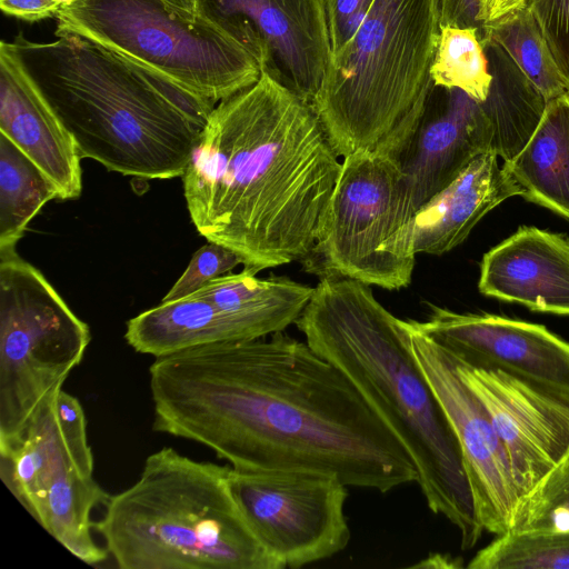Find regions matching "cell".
<instances>
[{"label": "cell", "instance_id": "1", "mask_svg": "<svg viewBox=\"0 0 569 569\" xmlns=\"http://www.w3.org/2000/svg\"><path fill=\"white\" fill-rule=\"evenodd\" d=\"M149 376L152 429L201 443L233 469L321 471L382 493L418 480L351 381L282 332L158 357Z\"/></svg>", "mask_w": 569, "mask_h": 569}, {"label": "cell", "instance_id": "2", "mask_svg": "<svg viewBox=\"0 0 569 569\" xmlns=\"http://www.w3.org/2000/svg\"><path fill=\"white\" fill-rule=\"evenodd\" d=\"M338 158L311 104L263 68L208 118L182 174L191 221L254 273L302 260L339 179Z\"/></svg>", "mask_w": 569, "mask_h": 569}, {"label": "cell", "instance_id": "3", "mask_svg": "<svg viewBox=\"0 0 569 569\" xmlns=\"http://www.w3.org/2000/svg\"><path fill=\"white\" fill-rule=\"evenodd\" d=\"M296 325L306 342L337 367L411 456L429 509L476 546L481 527L453 429L411 355L402 320L368 284L323 278Z\"/></svg>", "mask_w": 569, "mask_h": 569}, {"label": "cell", "instance_id": "4", "mask_svg": "<svg viewBox=\"0 0 569 569\" xmlns=\"http://www.w3.org/2000/svg\"><path fill=\"white\" fill-rule=\"evenodd\" d=\"M10 41L81 158L146 179L182 177L216 104L81 36Z\"/></svg>", "mask_w": 569, "mask_h": 569}, {"label": "cell", "instance_id": "5", "mask_svg": "<svg viewBox=\"0 0 569 569\" xmlns=\"http://www.w3.org/2000/svg\"><path fill=\"white\" fill-rule=\"evenodd\" d=\"M228 466L164 447L104 503L93 528L121 569H284L254 535Z\"/></svg>", "mask_w": 569, "mask_h": 569}, {"label": "cell", "instance_id": "6", "mask_svg": "<svg viewBox=\"0 0 569 569\" xmlns=\"http://www.w3.org/2000/svg\"><path fill=\"white\" fill-rule=\"evenodd\" d=\"M438 0H375L331 58L311 107L339 157L395 158L413 134L433 86Z\"/></svg>", "mask_w": 569, "mask_h": 569}, {"label": "cell", "instance_id": "7", "mask_svg": "<svg viewBox=\"0 0 569 569\" xmlns=\"http://www.w3.org/2000/svg\"><path fill=\"white\" fill-rule=\"evenodd\" d=\"M54 34L93 41L213 104L256 83L266 66L251 28L163 0H72Z\"/></svg>", "mask_w": 569, "mask_h": 569}, {"label": "cell", "instance_id": "8", "mask_svg": "<svg viewBox=\"0 0 569 569\" xmlns=\"http://www.w3.org/2000/svg\"><path fill=\"white\" fill-rule=\"evenodd\" d=\"M416 209L400 167L389 156L343 158L318 238L301 261L307 272L388 290L406 288L416 261Z\"/></svg>", "mask_w": 569, "mask_h": 569}, {"label": "cell", "instance_id": "9", "mask_svg": "<svg viewBox=\"0 0 569 569\" xmlns=\"http://www.w3.org/2000/svg\"><path fill=\"white\" fill-rule=\"evenodd\" d=\"M90 340L44 276L16 249L0 250V449L62 389Z\"/></svg>", "mask_w": 569, "mask_h": 569}, {"label": "cell", "instance_id": "10", "mask_svg": "<svg viewBox=\"0 0 569 569\" xmlns=\"http://www.w3.org/2000/svg\"><path fill=\"white\" fill-rule=\"evenodd\" d=\"M229 482L254 535L286 568L328 559L348 546V486L339 477L302 469L230 467Z\"/></svg>", "mask_w": 569, "mask_h": 569}, {"label": "cell", "instance_id": "11", "mask_svg": "<svg viewBox=\"0 0 569 569\" xmlns=\"http://www.w3.org/2000/svg\"><path fill=\"white\" fill-rule=\"evenodd\" d=\"M403 338L459 441L478 520L483 530L507 533L519 503L511 469L489 413L461 378L455 357L402 320Z\"/></svg>", "mask_w": 569, "mask_h": 569}, {"label": "cell", "instance_id": "12", "mask_svg": "<svg viewBox=\"0 0 569 569\" xmlns=\"http://www.w3.org/2000/svg\"><path fill=\"white\" fill-rule=\"evenodd\" d=\"M455 359L461 378L489 413L520 503L569 456V393L498 368Z\"/></svg>", "mask_w": 569, "mask_h": 569}, {"label": "cell", "instance_id": "13", "mask_svg": "<svg viewBox=\"0 0 569 569\" xmlns=\"http://www.w3.org/2000/svg\"><path fill=\"white\" fill-rule=\"evenodd\" d=\"M415 326L458 360L498 368L569 393V342L545 326L431 306Z\"/></svg>", "mask_w": 569, "mask_h": 569}, {"label": "cell", "instance_id": "14", "mask_svg": "<svg viewBox=\"0 0 569 569\" xmlns=\"http://www.w3.org/2000/svg\"><path fill=\"white\" fill-rule=\"evenodd\" d=\"M199 9L250 27L262 43L264 68L311 104L330 58L327 0H198Z\"/></svg>", "mask_w": 569, "mask_h": 569}, {"label": "cell", "instance_id": "15", "mask_svg": "<svg viewBox=\"0 0 569 569\" xmlns=\"http://www.w3.org/2000/svg\"><path fill=\"white\" fill-rule=\"evenodd\" d=\"M492 138L479 102L459 89L432 86L413 134L392 158L407 179L416 211L476 157L492 152Z\"/></svg>", "mask_w": 569, "mask_h": 569}, {"label": "cell", "instance_id": "16", "mask_svg": "<svg viewBox=\"0 0 569 569\" xmlns=\"http://www.w3.org/2000/svg\"><path fill=\"white\" fill-rule=\"evenodd\" d=\"M73 472L93 473V455L83 408L61 389L13 445L0 449V476L38 521L49 489Z\"/></svg>", "mask_w": 569, "mask_h": 569}, {"label": "cell", "instance_id": "17", "mask_svg": "<svg viewBox=\"0 0 569 569\" xmlns=\"http://www.w3.org/2000/svg\"><path fill=\"white\" fill-rule=\"evenodd\" d=\"M0 133L51 181L58 199L82 191L81 156L74 139L34 84L10 41L0 43Z\"/></svg>", "mask_w": 569, "mask_h": 569}, {"label": "cell", "instance_id": "18", "mask_svg": "<svg viewBox=\"0 0 569 569\" xmlns=\"http://www.w3.org/2000/svg\"><path fill=\"white\" fill-rule=\"evenodd\" d=\"M478 288L533 311L569 316V237L520 227L483 256Z\"/></svg>", "mask_w": 569, "mask_h": 569}, {"label": "cell", "instance_id": "19", "mask_svg": "<svg viewBox=\"0 0 569 569\" xmlns=\"http://www.w3.org/2000/svg\"><path fill=\"white\" fill-rule=\"evenodd\" d=\"M521 191L513 178L486 152L476 157L443 190L415 216L416 253L443 254L466 240L495 207Z\"/></svg>", "mask_w": 569, "mask_h": 569}, {"label": "cell", "instance_id": "20", "mask_svg": "<svg viewBox=\"0 0 569 569\" xmlns=\"http://www.w3.org/2000/svg\"><path fill=\"white\" fill-rule=\"evenodd\" d=\"M272 335L263 323L220 310L190 295L161 301L127 322L124 339L137 352L154 358L190 348L264 338Z\"/></svg>", "mask_w": 569, "mask_h": 569}, {"label": "cell", "instance_id": "21", "mask_svg": "<svg viewBox=\"0 0 569 569\" xmlns=\"http://www.w3.org/2000/svg\"><path fill=\"white\" fill-rule=\"evenodd\" d=\"M521 197L569 219V93L547 102L521 151L502 164Z\"/></svg>", "mask_w": 569, "mask_h": 569}, {"label": "cell", "instance_id": "22", "mask_svg": "<svg viewBox=\"0 0 569 569\" xmlns=\"http://www.w3.org/2000/svg\"><path fill=\"white\" fill-rule=\"evenodd\" d=\"M481 39L492 81L486 100L479 104L492 129V152L507 163L532 136L547 101L496 41Z\"/></svg>", "mask_w": 569, "mask_h": 569}, {"label": "cell", "instance_id": "23", "mask_svg": "<svg viewBox=\"0 0 569 569\" xmlns=\"http://www.w3.org/2000/svg\"><path fill=\"white\" fill-rule=\"evenodd\" d=\"M243 268L239 273L220 276L193 292L220 310L266 325L272 333L296 323L309 302L315 287L287 277L257 278Z\"/></svg>", "mask_w": 569, "mask_h": 569}, {"label": "cell", "instance_id": "24", "mask_svg": "<svg viewBox=\"0 0 569 569\" xmlns=\"http://www.w3.org/2000/svg\"><path fill=\"white\" fill-rule=\"evenodd\" d=\"M58 191L42 171L0 133V250L16 249L29 222Z\"/></svg>", "mask_w": 569, "mask_h": 569}, {"label": "cell", "instance_id": "25", "mask_svg": "<svg viewBox=\"0 0 569 569\" xmlns=\"http://www.w3.org/2000/svg\"><path fill=\"white\" fill-rule=\"evenodd\" d=\"M481 37L496 41L547 102L567 92L547 42L526 3L485 23Z\"/></svg>", "mask_w": 569, "mask_h": 569}, {"label": "cell", "instance_id": "26", "mask_svg": "<svg viewBox=\"0 0 569 569\" xmlns=\"http://www.w3.org/2000/svg\"><path fill=\"white\" fill-rule=\"evenodd\" d=\"M430 76L433 86L459 89L477 102H483L492 74L480 29L440 27Z\"/></svg>", "mask_w": 569, "mask_h": 569}, {"label": "cell", "instance_id": "27", "mask_svg": "<svg viewBox=\"0 0 569 569\" xmlns=\"http://www.w3.org/2000/svg\"><path fill=\"white\" fill-rule=\"evenodd\" d=\"M470 569H569V530L509 531L479 550Z\"/></svg>", "mask_w": 569, "mask_h": 569}, {"label": "cell", "instance_id": "28", "mask_svg": "<svg viewBox=\"0 0 569 569\" xmlns=\"http://www.w3.org/2000/svg\"><path fill=\"white\" fill-rule=\"evenodd\" d=\"M558 530H569V456L520 501L509 531Z\"/></svg>", "mask_w": 569, "mask_h": 569}, {"label": "cell", "instance_id": "29", "mask_svg": "<svg viewBox=\"0 0 569 569\" xmlns=\"http://www.w3.org/2000/svg\"><path fill=\"white\" fill-rule=\"evenodd\" d=\"M238 264H242V260L236 252L221 244L208 242L193 253L184 272L167 292L162 301L190 296L209 281L230 273Z\"/></svg>", "mask_w": 569, "mask_h": 569}, {"label": "cell", "instance_id": "30", "mask_svg": "<svg viewBox=\"0 0 569 569\" xmlns=\"http://www.w3.org/2000/svg\"><path fill=\"white\" fill-rule=\"evenodd\" d=\"M569 93V0H526Z\"/></svg>", "mask_w": 569, "mask_h": 569}, {"label": "cell", "instance_id": "31", "mask_svg": "<svg viewBox=\"0 0 569 569\" xmlns=\"http://www.w3.org/2000/svg\"><path fill=\"white\" fill-rule=\"evenodd\" d=\"M375 0H327L331 53L340 50L358 31Z\"/></svg>", "mask_w": 569, "mask_h": 569}, {"label": "cell", "instance_id": "32", "mask_svg": "<svg viewBox=\"0 0 569 569\" xmlns=\"http://www.w3.org/2000/svg\"><path fill=\"white\" fill-rule=\"evenodd\" d=\"M438 9L440 27H473L482 30L483 0H438Z\"/></svg>", "mask_w": 569, "mask_h": 569}, {"label": "cell", "instance_id": "33", "mask_svg": "<svg viewBox=\"0 0 569 569\" xmlns=\"http://www.w3.org/2000/svg\"><path fill=\"white\" fill-rule=\"evenodd\" d=\"M61 7L60 0H0L4 14L28 22L53 18Z\"/></svg>", "mask_w": 569, "mask_h": 569}, {"label": "cell", "instance_id": "34", "mask_svg": "<svg viewBox=\"0 0 569 569\" xmlns=\"http://www.w3.org/2000/svg\"><path fill=\"white\" fill-rule=\"evenodd\" d=\"M526 3V0H486L482 11L483 24Z\"/></svg>", "mask_w": 569, "mask_h": 569}, {"label": "cell", "instance_id": "35", "mask_svg": "<svg viewBox=\"0 0 569 569\" xmlns=\"http://www.w3.org/2000/svg\"><path fill=\"white\" fill-rule=\"evenodd\" d=\"M461 560L452 559L448 555L432 553L428 558L423 559L419 563L412 567L420 568H457L461 567Z\"/></svg>", "mask_w": 569, "mask_h": 569}, {"label": "cell", "instance_id": "36", "mask_svg": "<svg viewBox=\"0 0 569 569\" xmlns=\"http://www.w3.org/2000/svg\"><path fill=\"white\" fill-rule=\"evenodd\" d=\"M163 1H166L167 3H169L171 6H174L177 8H180V9L187 10V11L194 12V11L200 10L198 0H163Z\"/></svg>", "mask_w": 569, "mask_h": 569}, {"label": "cell", "instance_id": "37", "mask_svg": "<svg viewBox=\"0 0 569 569\" xmlns=\"http://www.w3.org/2000/svg\"><path fill=\"white\" fill-rule=\"evenodd\" d=\"M72 0H60V2L62 3V7L69 2H71Z\"/></svg>", "mask_w": 569, "mask_h": 569}, {"label": "cell", "instance_id": "38", "mask_svg": "<svg viewBox=\"0 0 569 569\" xmlns=\"http://www.w3.org/2000/svg\"><path fill=\"white\" fill-rule=\"evenodd\" d=\"M485 2H486V0H483V6H485ZM482 11H483V10H482Z\"/></svg>", "mask_w": 569, "mask_h": 569}]
</instances>
